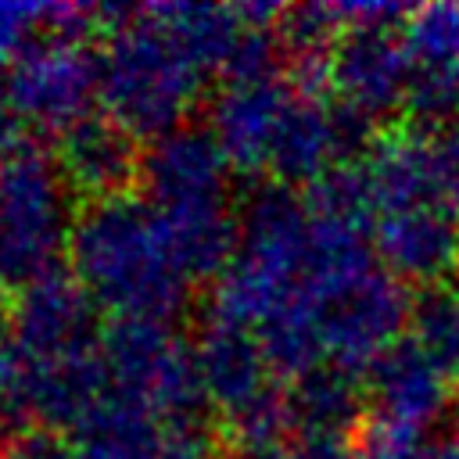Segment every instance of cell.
<instances>
[{"label":"cell","instance_id":"cell-1","mask_svg":"<svg viewBox=\"0 0 459 459\" xmlns=\"http://www.w3.org/2000/svg\"><path fill=\"white\" fill-rule=\"evenodd\" d=\"M68 255L72 273L97 305L115 312V319L133 316L172 323L190 298V276L147 197L118 194L90 201L86 212L75 215Z\"/></svg>","mask_w":459,"mask_h":459},{"label":"cell","instance_id":"cell-2","mask_svg":"<svg viewBox=\"0 0 459 459\" xmlns=\"http://www.w3.org/2000/svg\"><path fill=\"white\" fill-rule=\"evenodd\" d=\"M204 72L186 57L172 32L136 7V14L108 32L100 50V108L133 140H158L183 126L201 93Z\"/></svg>","mask_w":459,"mask_h":459},{"label":"cell","instance_id":"cell-3","mask_svg":"<svg viewBox=\"0 0 459 459\" xmlns=\"http://www.w3.org/2000/svg\"><path fill=\"white\" fill-rule=\"evenodd\" d=\"M72 226L68 179L57 154L22 140L0 161V290L18 294L61 269Z\"/></svg>","mask_w":459,"mask_h":459},{"label":"cell","instance_id":"cell-4","mask_svg":"<svg viewBox=\"0 0 459 459\" xmlns=\"http://www.w3.org/2000/svg\"><path fill=\"white\" fill-rule=\"evenodd\" d=\"M100 359L111 391L147 405L165 423H201L212 405L194 344H186L172 323L122 316L100 330Z\"/></svg>","mask_w":459,"mask_h":459},{"label":"cell","instance_id":"cell-5","mask_svg":"<svg viewBox=\"0 0 459 459\" xmlns=\"http://www.w3.org/2000/svg\"><path fill=\"white\" fill-rule=\"evenodd\" d=\"M4 97L18 122L65 136L86 122L100 100V54H93L86 39L39 36L7 68Z\"/></svg>","mask_w":459,"mask_h":459},{"label":"cell","instance_id":"cell-6","mask_svg":"<svg viewBox=\"0 0 459 459\" xmlns=\"http://www.w3.org/2000/svg\"><path fill=\"white\" fill-rule=\"evenodd\" d=\"M412 298L402 280L384 269H373L337 298H330L319 312V337L330 366L348 373H366L409 326Z\"/></svg>","mask_w":459,"mask_h":459},{"label":"cell","instance_id":"cell-7","mask_svg":"<svg viewBox=\"0 0 459 459\" xmlns=\"http://www.w3.org/2000/svg\"><path fill=\"white\" fill-rule=\"evenodd\" d=\"M140 179L161 215L230 201V161L212 133L197 126H179L151 140L140 158Z\"/></svg>","mask_w":459,"mask_h":459},{"label":"cell","instance_id":"cell-8","mask_svg":"<svg viewBox=\"0 0 459 459\" xmlns=\"http://www.w3.org/2000/svg\"><path fill=\"white\" fill-rule=\"evenodd\" d=\"M7 333L43 359L97 348V301L72 269H54L50 276L14 294Z\"/></svg>","mask_w":459,"mask_h":459},{"label":"cell","instance_id":"cell-9","mask_svg":"<svg viewBox=\"0 0 459 459\" xmlns=\"http://www.w3.org/2000/svg\"><path fill=\"white\" fill-rule=\"evenodd\" d=\"M402 43L412 65L405 111L430 129L459 118V4L409 11Z\"/></svg>","mask_w":459,"mask_h":459},{"label":"cell","instance_id":"cell-10","mask_svg":"<svg viewBox=\"0 0 459 459\" xmlns=\"http://www.w3.org/2000/svg\"><path fill=\"white\" fill-rule=\"evenodd\" d=\"M409 75L412 65L394 29H348L330 54V86L341 93V104L369 118L405 108Z\"/></svg>","mask_w":459,"mask_h":459},{"label":"cell","instance_id":"cell-11","mask_svg":"<svg viewBox=\"0 0 459 459\" xmlns=\"http://www.w3.org/2000/svg\"><path fill=\"white\" fill-rule=\"evenodd\" d=\"M373 251L380 269L402 283H441L459 262V212L445 204H416L377 215Z\"/></svg>","mask_w":459,"mask_h":459},{"label":"cell","instance_id":"cell-12","mask_svg":"<svg viewBox=\"0 0 459 459\" xmlns=\"http://www.w3.org/2000/svg\"><path fill=\"white\" fill-rule=\"evenodd\" d=\"M294 100V86L276 82H251V86H226L208 111V133L219 143L222 158L240 176L269 172V154L280 133V122Z\"/></svg>","mask_w":459,"mask_h":459},{"label":"cell","instance_id":"cell-13","mask_svg":"<svg viewBox=\"0 0 459 459\" xmlns=\"http://www.w3.org/2000/svg\"><path fill=\"white\" fill-rule=\"evenodd\" d=\"M369 402H373V416L423 430L430 423L441 420V412L448 409V394H452V380L409 341H394L369 369Z\"/></svg>","mask_w":459,"mask_h":459},{"label":"cell","instance_id":"cell-14","mask_svg":"<svg viewBox=\"0 0 459 459\" xmlns=\"http://www.w3.org/2000/svg\"><path fill=\"white\" fill-rule=\"evenodd\" d=\"M194 359H197V373L208 391V402L222 409V416L237 412L240 405L255 402L262 391L273 387V377H269L273 369L265 362V351L255 330L219 319L212 312L197 330Z\"/></svg>","mask_w":459,"mask_h":459},{"label":"cell","instance_id":"cell-15","mask_svg":"<svg viewBox=\"0 0 459 459\" xmlns=\"http://www.w3.org/2000/svg\"><path fill=\"white\" fill-rule=\"evenodd\" d=\"M140 158L143 151H136L133 136L108 115H90L57 143V165L68 186L90 194L93 201L126 194V186L140 176Z\"/></svg>","mask_w":459,"mask_h":459},{"label":"cell","instance_id":"cell-16","mask_svg":"<svg viewBox=\"0 0 459 459\" xmlns=\"http://www.w3.org/2000/svg\"><path fill=\"white\" fill-rule=\"evenodd\" d=\"M165 427L147 405L108 391L72 427V448L75 459H161Z\"/></svg>","mask_w":459,"mask_h":459},{"label":"cell","instance_id":"cell-17","mask_svg":"<svg viewBox=\"0 0 459 459\" xmlns=\"http://www.w3.org/2000/svg\"><path fill=\"white\" fill-rule=\"evenodd\" d=\"M341 161H337L330 104L294 90V100L280 122L269 154V176L283 186H312L319 176H326Z\"/></svg>","mask_w":459,"mask_h":459},{"label":"cell","instance_id":"cell-18","mask_svg":"<svg viewBox=\"0 0 459 459\" xmlns=\"http://www.w3.org/2000/svg\"><path fill=\"white\" fill-rule=\"evenodd\" d=\"M362 176H366L369 197L377 204V215L416 208V204H437L427 133H387V136H380L377 147L362 161Z\"/></svg>","mask_w":459,"mask_h":459},{"label":"cell","instance_id":"cell-19","mask_svg":"<svg viewBox=\"0 0 459 459\" xmlns=\"http://www.w3.org/2000/svg\"><path fill=\"white\" fill-rule=\"evenodd\" d=\"M57 359H43L0 330V430L22 434L47 427V402Z\"/></svg>","mask_w":459,"mask_h":459},{"label":"cell","instance_id":"cell-20","mask_svg":"<svg viewBox=\"0 0 459 459\" xmlns=\"http://www.w3.org/2000/svg\"><path fill=\"white\" fill-rule=\"evenodd\" d=\"M287 402H290L294 427L312 434H348L351 423L362 416L359 377L330 362L290 380Z\"/></svg>","mask_w":459,"mask_h":459},{"label":"cell","instance_id":"cell-21","mask_svg":"<svg viewBox=\"0 0 459 459\" xmlns=\"http://www.w3.org/2000/svg\"><path fill=\"white\" fill-rule=\"evenodd\" d=\"M151 14L172 32V39L204 75L222 72L237 36L244 32L237 7L222 4H154Z\"/></svg>","mask_w":459,"mask_h":459},{"label":"cell","instance_id":"cell-22","mask_svg":"<svg viewBox=\"0 0 459 459\" xmlns=\"http://www.w3.org/2000/svg\"><path fill=\"white\" fill-rule=\"evenodd\" d=\"M409 341L459 384V283L441 280L423 287L409 308Z\"/></svg>","mask_w":459,"mask_h":459},{"label":"cell","instance_id":"cell-23","mask_svg":"<svg viewBox=\"0 0 459 459\" xmlns=\"http://www.w3.org/2000/svg\"><path fill=\"white\" fill-rule=\"evenodd\" d=\"M359 459H441V445L427 441L423 430L369 416L359 430Z\"/></svg>","mask_w":459,"mask_h":459},{"label":"cell","instance_id":"cell-24","mask_svg":"<svg viewBox=\"0 0 459 459\" xmlns=\"http://www.w3.org/2000/svg\"><path fill=\"white\" fill-rule=\"evenodd\" d=\"M427 151H430V176H434L437 204L459 212V118L430 129Z\"/></svg>","mask_w":459,"mask_h":459},{"label":"cell","instance_id":"cell-25","mask_svg":"<svg viewBox=\"0 0 459 459\" xmlns=\"http://www.w3.org/2000/svg\"><path fill=\"white\" fill-rule=\"evenodd\" d=\"M47 4H0V68H11L43 36Z\"/></svg>","mask_w":459,"mask_h":459},{"label":"cell","instance_id":"cell-26","mask_svg":"<svg viewBox=\"0 0 459 459\" xmlns=\"http://www.w3.org/2000/svg\"><path fill=\"white\" fill-rule=\"evenodd\" d=\"M4 459H75V448H72V437H65L61 430L32 427L7 441Z\"/></svg>","mask_w":459,"mask_h":459},{"label":"cell","instance_id":"cell-27","mask_svg":"<svg viewBox=\"0 0 459 459\" xmlns=\"http://www.w3.org/2000/svg\"><path fill=\"white\" fill-rule=\"evenodd\" d=\"M161 459H219V452L204 423H169Z\"/></svg>","mask_w":459,"mask_h":459},{"label":"cell","instance_id":"cell-28","mask_svg":"<svg viewBox=\"0 0 459 459\" xmlns=\"http://www.w3.org/2000/svg\"><path fill=\"white\" fill-rule=\"evenodd\" d=\"M280 459H359V448L344 437V434H312V430H298L287 445Z\"/></svg>","mask_w":459,"mask_h":459},{"label":"cell","instance_id":"cell-29","mask_svg":"<svg viewBox=\"0 0 459 459\" xmlns=\"http://www.w3.org/2000/svg\"><path fill=\"white\" fill-rule=\"evenodd\" d=\"M280 455H283V445L280 448H237L233 445V452L226 459H280Z\"/></svg>","mask_w":459,"mask_h":459},{"label":"cell","instance_id":"cell-30","mask_svg":"<svg viewBox=\"0 0 459 459\" xmlns=\"http://www.w3.org/2000/svg\"><path fill=\"white\" fill-rule=\"evenodd\" d=\"M441 459H459V437L448 441V445H441Z\"/></svg>","mask_w":459,"mask_h":459},{"label":"cell","instance_id":"cell-31","mask_svg":"<svg viewBox=\"0 0 459 459\" xmlns=\"http://www.w3.org/2000/svg\"><path fill=\"white\" fill-rule=\"evenodd\" d=\"M0 459H4V455H0Z\"/></svg>","mask_w":459,"mask_h":459}]
</instances>
